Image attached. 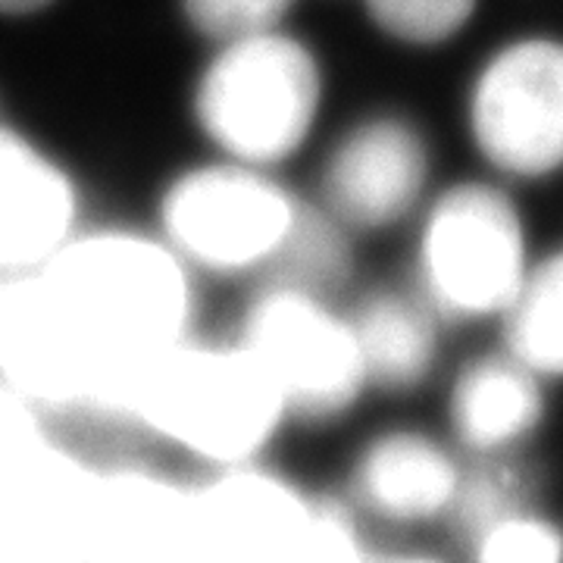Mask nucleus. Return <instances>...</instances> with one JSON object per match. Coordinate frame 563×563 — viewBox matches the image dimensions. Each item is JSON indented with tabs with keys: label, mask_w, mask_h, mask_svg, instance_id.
Listing matches in <instances>:
<instances>
[{
	"label": "nucleus",
	"mask_w": 563,
	"mask_h": 563,
	"mask_svg": "<svg viewBox=\"0 0 563 563\" xmlns=\"http://www.w3.org/2000/svg\"><path fill=\"white\" fill-rule=\"evenodd\" d=\"M523 225L514 203L485 185H461L435 203L420 247L432 307L473 320L507 310L526 276Z\"/></svg>",
	"instance_id": "4"
},
{
	"label": "nucleus",
	"mask_w": 563,
	"mask_h": 563,
	"mask_svg": "<svg viewBox=\"0 0 563 563\" xmlns=\"http://www.w3.org/2000/svg\"><path fill=\"white\" fill-rule=\"evenodd\" d=\"M473 139L514 176H548L563 163V44L517 41L485 66L470 101Z\"/></svg>",
	"instance_id": "5"
},
{
	"label": "nucleus",
	"mask_w": 563,
	"mask_h": 563,
	"mask_svg": "<svg viewBox=\"0 0 563 563\" xmlns=\"http://www.w3.org/2000/svg\"><path fill=\"white\" fill-rule=\"evenodd\" d=\"M282 398L247 351L173 344L129 388L122 417L213 461H242L273 432Z\"/></svg>",
	"instance_id": "2"
},
{
	"label": "nucleus",
	"mask_w": 563,
	"mask_h": 563,
	"mask_svg": "<svg viewBox=\"0 0 563 563\" xmlns=\"http://www.w3.org/2000/svg\"><path fill=\"white\" fill-rule=\"evenodd\" d=\"M51 0H0V13H35Z\"/></svg>",
	"instance_id": "25"
},
{
	"label": "nucleus",
	"mask_w": 563,
	"mask_h": 563,
	"mask_svg": "<svg viewBox=\"0 0 563 563\" xmlns=\"http://www.w3.org/2000/svg\"><path fill=\"white\" fill-rule=\"evenodd\" d=\"M98 488L79 463L47 451L0 495V563H88Z\"/></svg>",
	"instance_id": "9"
},
{
	"label": "nucleus",
	"mask_w": 563,
	"mask_h": 563,
	"mask_svg": "<svg viewBox=\"0 0 563 563\" xmlns=\"http://www.w3.org/2000/svg\"><path fill=\"white\" fill-rule=\"evenodd\" d=\"M357 483L373 510L422 520L451 507L461 479L439 444L422 435H388L363 457Z\"/></svg>",
	"instance_id": "14"
},
{
	"label": "nucleus",
	"mask_w": 563,
	"mask_h": 563,
	"mask_svg": "<svg viewBox=\"0 0 563 563\" xmlns=\"http://www.w3.org/2000/svg\"><path fill=\"white\" fill-rule=\"evenodd\" d=\"M426 147L401 120H373L335 147L325 169V198L344 222L376 229L401 220L420 198Z\"/></svg>",
	"instance_id": "12"
},
{
	"label": "nucleus",
	"mask_w": 563,
	"mask_h": 563,
	"mask_svg": "<svg viewBox=\"0 0 563 563\" xmlns=\"http://www.w3.org/2000/svg\"><path fill=\"white\" fill-rule=\"evenodd\" d=\"M198 501L210 563H301L313 507L263 473H232Z\"/></svg>",
	"instance_id": "11"
},
{
	"label": "nucleus",
	"mask_w": 563,
	"mask_h": 563,
	"mask_svg": "<svg viewBox=\"0 0 563 563\" xmlns=\"http://www.w3.org/2000/svg\"><path fill=\"white\" fill-rule=\"evenodd\" d=\"M73 222L60 169L0 129V269L51 261Z\"/></svg>",
	"instance_id": "13"
},
{
	"label": "nucleus",
	"mask_w": 563,
	"mask_h": 563,
	"mask_svg": "<svg viewBox=\"0 0 563 563\" xmlns=\"http://www.w3.org/2000/svg\"><path fill=\"white\" fill-rule=\"evenodd\" d=\"M244 351L261 363L282 404L310 417L342 413L366 379L354 329L295 288H276L257 301Z\"/></svg>",
	"instance_id": "6"
},
{
	"label": "nucleus",
	"mask_w": 563,
	"mask_h": 563,
	"mask_svg": "<svg viewBox=\"0 0 563 563\" xmlns=\"http://www.w3.org/2000/svg\"><path fill=\"white\" fill-rule=\"evenodd\" d=\"M295 207L247 169H201L169 191L163 222L191 261L213 269H242L269 261Z\"/></svg>",
	"instance_id": "7"
},
{
	"label": "nucleus",
	"mask_w": 563,
	"mask_h": 563,
	"mask_svg": "<svg viewBox=\"0 0 563 563\" xmlns=\"http://www.w3.org/2000/svg\"><path fill=\"white\" fill-rule=\"evenodd\" d=\"M320 103L317 63L298 41L263 32L232 41L207 69L198 117L210 139L247 163L288 157Z\"/></svg>",
	"instance_id": "3"
},
{
	"label": "nucleus",
	"mask_w": 563,
	"mask_h": 563,
	"mask_svg": "<svg viewBox=\"0 0 563 563\" xmlns=\"http://www.w3.org/2000/svg\"><path fill=\"white\" fill-rule=\"evenodd\" d=\"M291 0H185L191 25L220 41H242L269 32Z\"/></svg>",
	"instance_id": "22"
},
{
	"label": "nucleus",
	"mask_w": 563,
	"mask_h": 563,
	"mask_svg": "<svg viewBox=\"0 0 563 563\" xmlns=\"http://www.w3.org/2000/svg\"><path fill=\"white\" fill-rule=\"evenodd\" d=\"M47 448L41 442L38 422L10 388H0V495L35 470Z\"/></svg>",
	"instance_id": "23"
},
{
	"label": "nucleus",
	"mask_w": 563,
	"mask_h": 563,
	"mask_svg": "<svg viewBox=\"0 0 563 563\" xmlns=\"http://www.w3.org/2000/svg\"><path fill=\"white\" fill-rule=\"evenodd\" d=\"M88 563H210L198 501L151 473L101 479Z\"/></svg>",
	"instance_id": "10"
},
{
	"label": "nucleus",
	"mask_w": 563,
	"mask_h": 563,
	"mask_svg": "<svg viewBox=\"0 0 563 563\" xmlns=\"http://www.w3.org/2000/svg\"><path fill=\"white\" fill-rule=\"evenodd\" d=\"M276 269L282 273L285 285L295 291H322L344 279L347 273V244L335 222L325 220L317 210H295L291 222L282 235L276 254Z\"/></svg>",
	"instance_id": "18"
},
{
	"label": "nucleus",
	"mask_w": 563,
	"mask_h": 563,
	"mask_svg": "<svg viewBox=\"0 0 563 563\" xmlns=\"http://www.w3.org/2000/svg\"><path fill=\"white\" fill-rule=\"evenodd\" d=\"M0 373L38 401L95 407L101 398V361L44 273L0 288Z\"/></svg>",
	"instance_id": "8"
},
{
	"label": "nucleus",
	"mask_w": 563,
	"mask_h": 563,
	"mask_svg": "<svg viewBox=\"0 0 563 563\" xmlns=\"http://www.w3.org/2000/svg\"><path fill=\"white\" fill-rule=\"evenodd\" d=\"M369 563H435V561H426V558H391V561H369Z\"/></svg>",
	"instance_id": "26"
},
{
	"label": "nucleus",
	"mask_w": 563,
	"mask_h": 563,
	"mask_svg": "<svg viewBox=\"0 0 563 563\" xmlns=\"http://www.w3.org/2000/svg\"><path fill=\"white\" fill-rule=\"evenodd\" d=\"M366 7L388 35L435 44L451 38L470 20L476 0H366Z\"/></svg>",
	"instance_id": "20"
},
{
	"label": "nucleus",
	"mask_w": 563,
	"mask_h": 563,
	"mask_svg": "<svg viewBox=\"0 0 563 563\" xmlns=\"http://www.w3.org/2000/svg\"><path fill=\"white\" fill-rule=\"evenodd\" d=\"M504 313L510 357L536 376H563V254L526 273Z\"/></svg>",
	"instance_id": "17"
},
{
	"label": "nucleus",
	"mask_w": 563,
	"mask_h": 563,
	"mask_svg": "<svg viewBox=\"0 0 563 563\" xmlns=\"http://www.w3.org/2000/svg\"><path fill=\"white\" fill-rule=\"evenodd\" d=\"M301 563H369L342 507L317 504Z\"/></svg>",
	"instance_id": "24"
},
{
	"label": "nucleus",
	"mask_w": 563,
	"mask_h": 563,
	"mask_svg": "<svg viewBox=\"0 0 563 563\" xmlns=\"http://www.w3.org/2000/svg\"><path fill=\"white\" fill-rule=\"evenodd\" d=\"M44 276L60 291L103 366L98 410L122 413L139 373L179 344L188 291L176 261L132 235L63 244Z\"/></svg>",
	"instance_id": "1"
},
{
	"label": "nucleus",
	"mask_w": 563,
	"mask_h": 563,
	"mask_svg": "<svg viewBox=\"0 0 563 563\" xmlns=\"http://www.w3.org/2000/svg\"><path fill=\"white\" fill-rule=\"evenodd\" d=\"M542 407L532 369L514 357H488L461 376L451 398V417L463 442L479 451H498L523 439L542 420Z\"/></svg>",
	"instance_id": "15"
},
{
	"label": "nucleus",
	"mask_w": 563,
	"mask_h": 563,
	"mask_svg": "<svg viewBox=\"0 0 563 563\" xmlns=\"http://www.w3.org/2000/svg\"><path fill=\"white\" fill-rule=\"evenodd\" d=\"M363 373L388 388L420 383L435 354L432 317L401 295H373L354 320Z\"/></svg>",
	"instance_id": "16"
},
{
	"label": "nucleus",
	"mask_w": 563,
	"mask_h": 563,
	"mask_svg": "<svg viewBox=\"0 0 563 563\" xmlns=\"http://www.w3.org/2000/svg\"><path fill=\"white\" fill-rule=\"evenodd\" d=\"M476 544V563H563V536L532 514L507 517L485 529Z\"/></svg>",
	"instance_id": "21"
},
{
	"label": "nucleus",
	"mask_w": 563,
	"mask_h": 563,
	"mask_svg": "<svg viewBox=\"0 0 563 563\" xmlns=\"http://www.w3.org/2000/svg\"><path fill=\"white\" fill-rule=\"evenodd\" d=\"M526 479L514 466L488 463L483 470L470 473L466 479L457 483L454 492V514L461 523L463 536L473 542L479 539L485 529L498 526L507 517L523 514L526 507Z\"/></svg>",
	"instance_id": "19"
}]
</instances>
